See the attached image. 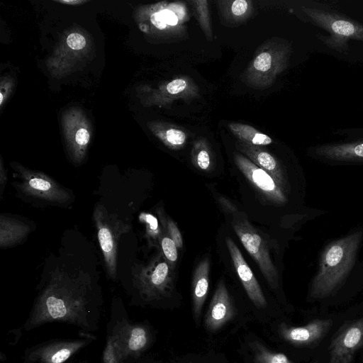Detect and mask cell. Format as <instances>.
Returning a JSON list of instances; mask_svg holds the SVG:
<instances>
[{"label": "cell", "instance_id": "obj_1", "mask_svg": "<svg viewBox=\"0 0 363 363\" xmlns=\"http://www.w3.org/2000/svg\"><path fill=\"white\" fill-rule=\"evenodd\" d=\"M91 281L82 274L54 273L35 300L24 328L62 322L94 330L96 311Z\"/></svg>", "mask_w": 363, "mask_h": 363}, {"label": "cell", "instance_id": "obj_2", "mask_svg": "<svg viewBox=\"0 0 363 363\" xmlns=\"http://www.w3.org/2000/svg\"><path fill=\"white\" fill-rule=\"evenodd\" d=\"M362 238L363 230H356L332 241L325 247L311 281L312 298H325L342 285L354 264Z\"/></svg>", "mask_w": 363, "mask_h": 363}, {"label": "cell", "instance_id": "obj_3", "mask_svg": "<svg viewBox=\"0 0 363 363\" xmlns=\"http://www.w3.org/2000/svg\"><path fill=\"white\" fill-rule=\"evenodd\" d=\"M303 12L309 22L328 33L318 35L330 48L345 53L350 40L363 41V24L335 11L318 7H306Z\"/></svg>", "mask_w": 363, "mask_h": 363}, {"label": "cell", "instance_id": "obj_4", "mask_svg": "<svg viewBox=\"0 0 363 363\" xmlns=\"http://www.w3.org/2000/svg\"><path fill=\"white\" fill-rule=\"evenodd\" d=\"M94 220L108 274L112 279H115L118 243L121 236L128 232L130 226L119 219L116 215L108 213L101 205L96 206Z\"/></svg>", "mask_w": 363, "mask_h": 363}, {"label": "cell", "instance_id": "obj_5", "mask_svg": "<svg viewBox=\"0 0 363 363\" xmlns=\"http://www.w3.org/2000/svg\"><path fill=\"white\" fill-rule=\"evenodd\" d=\"M133 280L141 296L147 301L169 297L173 289L169 266L161 255L147 266L134 269Z\"/></svg>", "mask_w": 363, "mask_h": 363}, {"label": "cell", "instance_id": "obj_6", "mask_svg": "<svg viewBox=\"0 0 363 363\" xmlns=\"http://www.w3.org/2000/svg\"><path fill=\"white\" fill-rule=\"evenodd\" d=\"M232 225L246 250L257 263L270 287L277 289L279 285L277 270L272 262L264 241L243 217L233 216Z\"/></svg>", "mask_w": 363, "mask_h": 363}, {"label": "cell", "instance_id": "obj_7", "mask_svg": "<svg viewBox=\"0 0 363 363\" xmlns=\"http://www.w3.org/2000/svg\"><path fill=\"white\" fill-rule=\"evenodd\" d=\"M21 182L18 187L27 195L47 201L65 203L70 196L68 191L46 174L16 166Z\"/></svg>", "mask_w": 363, "mask_h": 363}, {"label": "cell", "instance_id": "obj_8", "mask_svg": "<svg viewBox=\"0 0 363 363\" xmlns=\"http://www.w3.org/2000/svg\"><path fill=\"white\" fill-rule=\"evenodd\" d=\"M363 347V317L345 324L330 345L329 363H351L356 352Z\"/></svg>", "mask_w": 363, "mask_h": 363}, {"label": "cell", "instance_id": "obj_9", "mask_svg": "<svg viewBox=\"0 0 363 363\" xmlns=\"http://www.w3.org/2000/svg\"><path fill=\"white\" fill-rule=\"evenodd\" d=\"M112 335L123 361L130 357H138L150 343V333L145 326L132 324L126 320L118 323L114 327Z\"/></svg>", "mask_w": 363, "mask_h": 363}, {"label": "cell", "instance_id": "obj_10", "mask_svg": "<svg viewBox=\"0 0 363 363\" xmlns=\"http://www.w3.org/2000/svg\"><path fill=\"white\" fill-rule=\"evenodd\" d=\"M235 310L225 283L218 284L204 317V325L208 331L215 332L231 320Z\"/></svg>", "mask_w": 363, "mask_h": 363}, {"label": "cell", "instance_id": "obj_11", "mask_svg": "<svg viewBox=\"0 0 363 363\" xmlns=\"http://www.w3.org/2000/svg\"><path fill=\"white\" fill-rule=\"evenodd\" d=\"M331 319H318L303 326L280 325V336L289 343L296 346H309L320 341L330 330Z\"/></svg>", "mask_w": 363, "mask_h": 363}, {"label": "cell", "instance_id": "obj_12", "mask_svg": "<svg viewBox=\"0 0 363 363\" xmlns=\"http://www.w3.org/2000/svg\"><path fill=\"white\" fill-rule=\"evenodd\" d=\"M225 241L235 269L249 298L257 308H265L267 305L265 296L240 250L230 238H227Z\"/></svg>", "mask_w": 363, "mask_h": 363}, {"label": "cell", "instance_id": "obj_13", "mask_svg": "<svg viewBox=\"0 0 363 363\" xmlns=\"http://www.w3.org/2000/svg\"><path fill=\"white\" fill-rule=\"evenodd\" d=\"M88 343L86 339L49 342L31 350L26 359L31 362L64 363Z\"/></svg>", "mask_w": 363, "mask_h": 363}, {"label": "cell", "instance_id": "obj_14", "mask_svg": "<svg viewBox=\"0 0 363 363\" xmlns=\"http://www.w3.org/2000/svg\"><path fill=\"white\" fill-rule=\"evenodd\" d=\"M237 163L246 178L269 199L278 203L286 201L283 189L267 172L242 157L238 158Z\"/></svg>", "mask_w": 363, "mask_h": 363}, {"label": "cell", "instance_id": "obj_15", "mask_svg": "<svg viewBox=\"0 0 363 363\" xmlns=\"http://www.w3.org/2000/svg\"><path fill=\"white\" fill-rule=\"evenodd\" d=\"M315 155L337 162H362L363 140L334 143L315 147Z\"/></svg>", "mask_w": 363, "mask_h": 363}, {"label": "cell", "instance_id": "obj_16", "mask_svg": "<svg viewBox=\"0 0 363 363\" xmlns=\"http://www.w3.org/2000/svg\"><path fill=\"white\" fill-rule=\"evenodd\" d=\"M209 260L204 259L197 266L192 284V311L195 321L200 318L208 290Z\"/></svg>", "mask_w": 363, "mask_h": 363}, {"label": "cell", "instance_id": "obj_17", "mask_svg": "<svg viewBox=\"0 0 363 363\" xmlns=\"http://www.w3.org/2000/svg\"><path fill=\"white\" fill-rule=\"evenodd\" d=\"M30 231V226L22 221L1 215L0 247L6 248L21 242Z\"/></svg>", "mask_w": 363, "mask_h": 363}, {"label": "cell", "instance_id": "obj_18", "mask_svg": "<svg viewBox=\"0 0 363 363\" xmlns=\"http://www.w3.org/2000/svg\"><path fill=\"white\" fill-rule=\"evenodd\" d=\"M256 363H294L282 353L269 350L259 342L251 345Z\"/></svg>", "mask_w": 363, "mask_h": 363}, {"label": "cell", "instance_id": "obj_19", "mask_svg": "<svg viewBox=\"0 0 363 363\" xmlns=\"http://www.w3.org/2000/svg\"><path fill=\"white\" fill-rule=\"evenodd\" d=\"M140 220L145 223L146 229V237L149 245H155L160 238V230L157 218L146 213L140 215Z\"/></svg>", "mask_w": 363, "mask_h": 363}, {"label": "cell", "instance_id": "obj_20", "mask_svg": "<svg viewBox=\"0 0 363 363\" xmlns=\"http://www.w3.org/2000/svg\"><path fill=\"white\" fill-rule=\"evenodd\" d=\"M123 361L121 352L113 335H110L106 341L103 354L104 363H121Z\"/></svg>", "mask_w": 363, "mask_h": 363}, {"label": "cell", "instance_id": "obj_21", "mask_svg": "<svg viewBox=\"0 0 363 363\" xmlns=\"http://www.w3.org/2000/svg\"><path fill=\"white\" fill-rule=\"evenodd\" d=\"M160 245L165 258L170 263H174L177 259V247L173 240L169 236H164L160 240Z\"/></svg>", "mask_w": 363, "mask_h": 363}, {"label": "cell", "instance_id": "obj_22", "mask_svg": "<svg viewBox=\"0 0 363 363\" xmlns=\"http://www.w3.org/2000/svg\"><path fill=\"white\" fill-rule=\"evenodd\" d=\"M272 57L268 52L259 54L254 61V67L261 72H266L271 67Z\"/></svg>", "mask_w": 363, "mask_h": 363}, {"label": "cell", "instance_id": "obj_23", "mask_svg": "<svg viewBox=\"0 0 363 363\" xmlns=\"http://www.w3.org/2000/svg\"><path fill=\"white\" fill-rule=\"evenodd\" d=\"M67 45L73 50H81L86 45L85 38L79 33H71L67 38Z\"/></svg>", "mask_w": 363, "mask_h": 363}, {"label": "cell", "instance_id": "obj_24", "mask_svg": "<svg viewBox=\"0 0 363 363\" xmlns=\"http://www.w3.org/2000/svg\"><path fill=\"white\" fill-rule=\"evenodd\" d=\"M166 138L169 143L178 145L184 143L186 135L184 133L177 129H169L166 133Z\"/></svg>", "mask_w": 363, "mask_h": 363}, {"label": "cell", "instance_id": "obj_25", "mask_svg": "<svg viewBox=\"0 0 363 363\" xmlns=\"http://www.w3.org/2000/svg\"><path fill=\"white\" fill-rule=\"evenodd\" d=\"M167 225L170 238L175 242L177 247L181 248L183 245V240L179 228L171 220L167 221Z\"/></svg>", "mask_w": 363, "mask_h": 363}, {"label": "cell", "instance_id": "obj_26", "mask_svg": "<svg viewBox=\"0 0 363 363\" xmlns=\"http://www.w3.org/2000/svg\"><path fill=\"white\" fill-rule=\"evenodd\" d=\"M186 86V82L182 79H177L169 82L167 86V90L172 94H175L183 91Z\"/></svg>", "mask_w": 363, "mask_h": 363}, {"label": "cell", "instance_id": "obj_27", "mask_svg": "<svg viewBox=\"0 0 363 363\" xmlns=\"http://www.w3.org/2000/svg\"><path fill=\"white\" fill-rule=\"evenodd\" d=\"M90 135L85 128L79 129L75 134V142L79 146H85L89 143Z\"/></svg>", "mask_w": 363, "mask_h": 363}, {"label": "cell", "instance_id": "obj_28", "mask_svg": "<svg viewBox=\"0 0 363 363\" xmlns=\"http://www.w3.org/2000/svg\"><path fill=\"white\" fill-rule=\"evenodd\" d=\"M197 164L201 169H207L210 165L209 155L206 150H201L197 155Z\"/></svg>", "mask_w": 363, "mask_h": 363}, {"label": "cell", "instance_id": "obj_29", "mask_svg": "<svg viewBox=\"0 0 363 363\" xmlns=\"http://www.w3.org/2000/svg\"><path fill=\"white\" fill-rule=\"evenodd\" d=\"M247 9V3L245 0H236L233 2L231 10L234 15L241 16Z\"/></svg>", "mask_w": 363, "mask_h": 363}, {"label": "cell", "instance_id": "obj_30", "mask_svg": "<svg viewBox=\"0 0 363 363\" xmlns=\"http://www.w3.org/2000/svg\"><path fill=\"white\" fill-rule=\"evenodd\" d=\"M162 20L166 24L174 26L177 23L178 18L174 13L169 10H163L159 12Z\"/></svg>", "mask_w": 363, "mask_h": 363}, {"label": "cell", "instance_id": "obj_31", "mask_svg": "<svg viewBox=\"0 0 363 363\" xmlns=\"http://www.w3.org/2000/svg\"><path fill=\"white\" fill-rule=\"evenodd\" d=\"M251 143L255 145H266L272 143V139L267 135L257 133L255 135Z\"/></svg>", "mask_w": 363, "mask_h": 363}, {"label": "cell", "instance_id": "obj_32", "mask_svg": "<svg viewBox=\"0 0 363 363\" xmlns=\"http://www.w3.org/2000/svg\"><path fill=\"white\" fill-rule=\"evenodd\" d=\"M150 20L153 25L159 29H164L166 27L167 24L162 20L159 12L153 13Z\"/></svg>", "mask_w": 363, "mask_h": 363}, {"label": "cell", "instance_id": "obj_33", "mask_svg": "<svg viewBox=\"0 0 363 363\" xmlns=\"http://www.w3.org/2000/svg\"><path fill=\"white\" fill-rule=\"evenodd\" d=\"M7 182V174L6 169L4 168L2 162H1V171H0V190H1V196H2V193L4 189V186Z\"/></svg>", "mask_w": 363, "mask_h": 363}, {"label": "cell", "instance_id": "obj_34", "mask_svg": "<svg viewBox=\"0 0 363 363\" xmlns=\"http://www.w3.org/2000/svg\"><path fill=\"white\" fill-rule=\"evenodd\" d=\"M61 2H63V3H66V4H79V3H82L84 1H62Z\"/></svg>", "mask_w": 363, "mask_h": 363}, {"label": "cell", "instance_id": "obj_35", "mask_svg": "<svg viewBox=\"0 0 363 363\" xmlns=\"http://www.w3.org/2000/svg\"><path fill=\"white\" fill-rule=\"evenodd\" d=\"M0 96H1L0 104H1L2 102H3V94H2V93H1Z\"/></svg>", "mask_w": 363, "mask_h": 363}, {"label": "cell", "instance_id": "obj_36", "mask_svg": "<svg viewBox=\"0 0 363 363\" xmlns=\"http://www.w3.org/2000/svg\"><path fill=\"white\" fill-rule=\"evenodd\" d=\"M189 363H192V362H189Z\"/></svg>", "mask_w": 363, "mask_h": 363}]
</instances>
